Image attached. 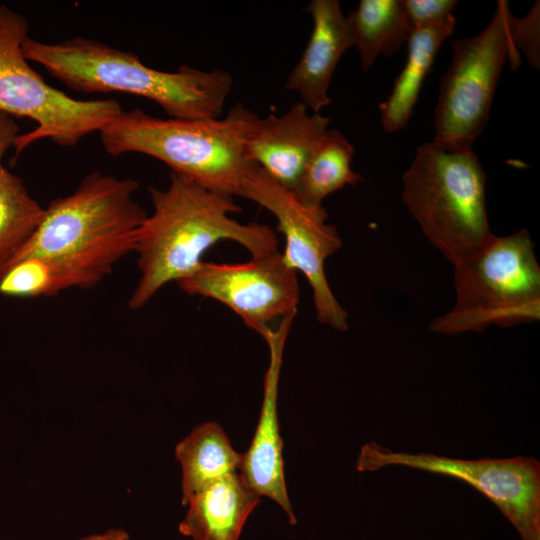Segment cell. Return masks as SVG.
Returning <instances> with one entry per match:
<instances>
[{
    "label": "cell",
    "mask_w": 540,
    "mask_h": 540,
    "mask_svg": "<svg viewBox=\"0 0 540 540\" xmlns=\"http://www.w3.org/2000/svg\"><path fill=\"white\" fill-rule=\"evenodd\" d=\"M486 175L472 148L432 140L418 146L402 176V201L428 241L452 264L485 244L491 232Z\"/></svg>",
    "instance_id": "4"
},
{
    "label": "cell",
    "mask_w": 540,
    "mask_h": 540,
    "mask_svg": "<svg viewBox=\"0 0 540 540\" xmlns=\"http://www.w3.org/2000/svg\"><path fill=\"white\" fill-rule=\"evenodd\" d=\"M307 12L313 30L300 60L286 82L314 113L331 102L330 83L342 55L354 46L352 33L337 0H312Z\"/></svg>",
    "instance_id": "14"
},
{
    "label": "cell",
    "mask_w": 540,
    "mask_h": 540,
    "mask_svg": "<svg viewBox=\"0 0 540 540\" xmlns=\"http://www.w3.org/2000/svg\"><path fill=\"white\" fill-rule=\"evenodd\" d=\"M411 29L435 24L452 14L455 0H402Z\"/></svg>",
    "instance_id": "23"
},
{
    "label": "cell",
    "mask_w": 540,
    "mask_h": 540,
    "mask_svg": "<svg viewBox=\"0 0 540 540\" xmlns=\"http://www.w3.org/2000/svg\"><path fill=\"white\" fill-rule=\"evenodd\" d=\"M240 197L257 203L275 216L277 229L286 240L283 258L306 277L313 292L318 321L346 331L347 312L334 296L324 270L326 259L342 247L336 227L327 223L325 208L304 204L293 191L281 186L251 161L245 170Z\"/></svg>",
    "instance_id": "10"
},
{
    "label": "cell",
    "mask_w": 540,
    "mask_h": 540,
    "mask_svg": "<svg viewBox=\"0 0 540 540\" xmlns=\"http://www.w3.org/2000/svg\"><path fill=\"white\" fill-rule=\"evenodd\" d=\"M77 540H130V535L123 528L113 527L103 532L82 536Z\"/></svg>",
    "instance_id": "25"
},
{
    "label": "cell",
    "mask_w": 540,
    "mask_h": 540,
    "mask_svg": "<svg viewBox=\"0 0 540 540\" xmlns=\"http://www.w3.org/2000/svg\"><path fill=\"white\" fill-rule=\"evenodd\" d=\"M296 312L282 317L276 328L271 327L262 335L270 351V361L264 377L263 402L254 437L243 454L239 469L245 485L259 497L266 496L277 503L291 525L296 524V516L284 477L277 400L284 346Z\"/></svg>",
    "instance_id": "12"
},
{
    "label": "cell",
    "mask_w": 540,
    "mask_h": 540,
    "mask_svg": "<svg viewBox=\"0 0 540 540\" xmlns=\"http://www.w3.org/2000/svg\"><path fill=\"white\" fill-rule=\"evenodd\" d=\"M387 466H405L463 481L500 509L521 540H540V463L533 457L469 460L392 451L376 442L361 447L358 471L373 472Z\"/></svg>",
    "instance_id": "9"
},
{
    "label": "cell",
    "mask_w": 540,
    "mask_h": 540,
    "mask_svg": "<svg viewBox=\"0 0 540 540\" xmlns=\"http://www.w3.org/2000/svg\"><path fill=\"white\" fill-rule=\"evenodd\" d=\"M513 18L508 2L499 0L484 30L451 42L452 60L440 82L433 140L472 148L483 133L504 63L510 59L513 68L519 64L511 33Z\"/></svg>",
    "instance_id": "8"
},
{
    "label": "cell",
    "mask_w": 540,
    "mask_h": 540,
    "mask_svg": "<svg viewBox=\"0 0 540 540\" xmlns=\"http://www.w3.org/2000/svg\"><path fill=\"white\" fill-rule=\"evenodd\" d=\"M19 134V127L15 118L0 112V166L2 165V158L14 146Z\"/></svg>",
    "instance_id": "24"
},
{
    "label": "cell",
    "mask_w": 540,
    "mask_h": 540,
    "mask_svg": "<svg viewBox=\"0 0 540 540\" xmlns=\"http://www.w3.org/2000/svg\"><path fill=\"white\" fill-rule=\"evenodd\" d=\"M452 265L455 304L432 320L433 332H482L540 319V266L527 229L493 235Z\"/></svg>",
    "instance_id": "5"
},
{
    "label": "cell",
    "mask_w": 540,
    "mask_h": 540,
    "mask_svg": "<svg viewBox=\"0 0 540 540\" xmlns=\"http://www.w3.org/2000/svg\"><path fill=\"white\" fill-rule=\"evenodd\" d=\"M45 208L32 197L22 179L0 166V269L31 239Z\"/></svg>",
    "instance_id": "21"
},
{
    "label": "cell",
    "mask_w": 540,
    "mask_h": 540,
    "mask_svg": "<svg viewBox=\"0 0 540 540\" xmlns=\"http://www.w3.org/2000/svg\"><path fill=\"white\" fill-rule=\"evenodd\" d=\"M29 29L23 15L0 5V112L37 124L34 130L17 136L15 157L42 139L73 147L123 111L115 99L79 100L49 85L23 54Z\"/></svg>",
    "instance_id": "7"
},
{
    "label": "cell",
    "mask_w": 540,
    "mask_h": 540,
    "mask_svg": "<svg viewBox=\"0 0 540 540\" xmlns=\"http://www.w3.org/2000/svg\"><path fill=\"white\" fill-rule=\"evenodd\" d=\"M148 192L153 212L135 233L140 276L129 298L132 310L144 307L169 282L190 275L221 240L239 243L252 257L278 251V238L269 226L230 217L241 211L233 197L173 172L166 189L149 187Z\"/></svg>",
    "instance_id": "1"
},
{
    "label": "cell",
    "mask_w": 540,
    "mask_h": 540,
    "mask_svg": "<svg viewBox=\"0 0 540 540\" xmlns=\"http://www.w3.org/2000/svg\"><path fill=\"white\" fill-rule=\"evenodd\" d=\"M539 7V1H537L523 18L518 19L514 16L511 27L515 48L518 52H522L530 65L537 70L540 67Z\"/></svg>",
    "instance_id": "22"
},
{
    "label": "cell",
    "mask_w": 540,
    "mask_h": 540,
    "mask_svg": "<svg viewBox=\"0 0 540 540\" xmlns=\"http://www.w3.org/2000/svg\"><path fill=\"white\" fill-rule=\"evenodd\" d=\"M174 454L182 470L183 506L215 480L239 472L243 460V455L234 450L216 422L196 426L176 445Z\"/></svg>",
    "instance_id": "18"
},
{
    "label": "cell",
    "mask_w": 540,
    "mask_h": 540,
    "mask_svg": "<svg viewBox=\"0 0 540 540\" xmlns=\"http://www.w3.org/2000/svg\"><path fill=\"white\" fill-rule=\"evenodd\" d=\"M22 50L27 60L74 91L141 96L157 103L169 118H219L233 85L232 76L221 69L182 65L175 72L160 71L132 52L81 36L56 43L28 37Z\"/></svg>",
    "instance_id": "2"
},
{
    "label": "cell",
    "mask_w": 540,
    "mask_h": 540,
    "mask_svg": "<svg viewBox=\"0 0 540 540\" xmlns=\"http://www.w3.org/2000/svg\"><path fill=\"white\" fill-rule=\"evenodd\" d=\"M137 189L130 178L87 174L73 193L49 203L31 239L7 265L28 257L133 252L136 230L147 216L134 199Z\"/></svg>",
    "instance_id": "6"
},
{
    "label": "cell",
    "mask_w": 540,
    "mask_h": 540,
    "mask_svg": "<svg viewBox=\"0 0 540 540\" xmlns=\"http://www.w3.org/2000/svg\"><path fill=\"white\" fill-rule=\"evenodd\" d=\"M122 258L114 253L24 258L0 269V293L40 297L70 288H91Z\"/></svg>",
    "instance_id": "15"
},
{
    "label": "cell",
    "mask_w": 540,
    "mask_h": 540,
    "mask_svg": "<svg viewBox=\"0 0 540 540\" xmlns=\"http://www.w3.org/2000/svg\"><path fill=\"white\" fill-rule=\"evenodd\" d=\"M329 122L330 118L320 113L309 114L301 101L283 115L258 117L246 139V158L281 186L294 191Z\"/></svg>",
    "instance_id": "13"
},
{
    "label": "cell",
    "mask_w": 540,
    "mask_h": 540,
    "mask_svg": "<svg viewBox=\"0 0 540 540\" xmlns=\"http://www.w3.org/2000/svg\"><path fill=\"white\" fill-rule=\"evenodd\" d=\"M176 283L189 295L225 304L261 337L277 318L297 311L300 297L296 271L279 251L252 257L245 263L202 261Z\"/></svg>",
    "instance_id": "11"
},
{
    "label": "cell",
    "mask_w": 540,
    "mask_h": 540,
    "mask_svg": "<svg viewBox=\"0 0 540 540\" xmlns=\"http://www.w3.org/2000/svg\"><path fill=\"white\" fill-rule=\"evenodd\" d=\"M346 18L364 71L379 54H394L411 33L402 0H361Z\"/></svg>",
    "instance_id": "19"
},
{
    "label": "cell",
    "mask_w": 540,
    "mask_h": 540,
    "mask_svg": "<svg viewBox=\"0 0 540 540\" xmlns=\"http://www.w3.org/2000/svg\"><path fill=\"white\" fill-rule=\"evenodd\" d=\"M260 497L239 472L227 474L198 492L187 503L179 532L192 540H239Z\"/></svg>",
    "instance_id": "16"
},
{
    "label": "cell",
    "mask_w": 540,
    "mask_h": 540,
    "mask_svg": "<svg viewBox=\"0 0 540 540\" xmlns=\"http://www.w3.org/2000/svg\"><path fill=\"white\" fill-rule=\"evenodd\" d=\"M353 145L336 129H328L308 159L294 193L308 206H322L331 193L362 180L351 168Z\"/></svg>",
    "instance_id": "20"
},
{
    "label": "cell",
    "mask_w": 540,
    "mask_h": 540,
    "mask_svg": "<svg viewBox=\"0 0 540 540\" xmlns=\"http://www.w3.org/2000/svg\"><path fill=\"white\" fill-rule=\"evenodd\" d=\"M258 116L236 103L223 118L154 117L141 109L122 111L100 131L112 157L141 153L172 172L230 197L240 196L248 160L245 143Z\"/></svg>",
    "instance_id": "3"
},
{
    "label": "cell",
    "mask_w": 540,
    "mask_h": 540,
    "mask_svg": "<svg viewBox=\"0 0 540 540\" xmlns=\"http://www.w3.org/2000/svg\"><path fill=\"white\" fill-rule=\"evenodd\" d=\"M455 23L451 14L435 24L410 33L405 66L396 78L389 97L380 105L381 124L386 132L402 130L408 124L422 83L441 44L452 34Z\"/></svg>",
    "instance_id": "17"
}]
</instances>
